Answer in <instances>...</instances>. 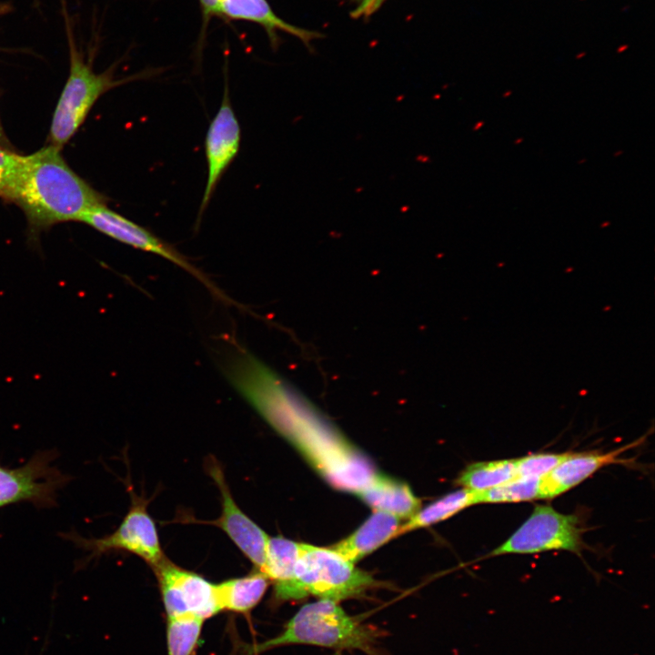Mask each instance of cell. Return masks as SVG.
Segmentation results:
<instances>
[{
    "instance_id": "cell-1",
    "label": "cell",
    "mask_w": 655,
    "mask_h": 655,
    "mask_svg": "<svg viewBox=\"0 0 655 655\" xmlns=\"http://www.w3.org/2000/svg\"><path fill=\"white\" fill-rule=\"evenodd\" d=\"M5 200L24 211L35 235L58 223L79 221L85 212L107 202L52 145L23 156Z\"/></svg>"
},
{
    "instance_id": "cell-2",
    "label": "cell",
    "mask_w": 655,
    "mask_h": 655,
    "mask_svg": "<svg viewBox=\"0 0 655 655\" xmlns=\"http://www.w3.org/2000/svg\"><path fill=\"white\" fill-rule=\"evenodd\" d=\"M378 631L348 615L338 602L319 599L302 606L277 636L248 645L241 655H257L281 646L306 644L370 652Z\"/></svg>"
},
{
    "instance_id": "cell-3",
    "label": "cell",
    "mask_w": 655,
    "mask_h": 655,
    "mask_svg": "<svg viewBox=\"0 0 655 655\" xmlns=\"http://www.w3.org/2000/svg\"><path fill=\"white\" fill-rule=\"evenodd\" d=\"M354 564L332 548L300 543L294 579L277 600H299L314 595L339 602L361 595L377 581Z\"/></svg>"
},
{
    "instance_id": "cell-4",
    "label": "cell",
    "mask_w": 655,
    "mask_h": 655,
    "mask_svg": "<svg viewBox=\"0 0 655 655\" xmlns=\"http://www.w3.org/2000/svg\"><path fill=\"white\" fill-rule=\"evenodd\" d=\"M70 69L66 83L55 106L51 127L50 145L61 149L77 132L97 99L109 89L144 77L147 73L116 80L113 67L97 74L85 62L69 36Z\"/></svg>"
},
{
    "instance_id": "cell-5",
    "label": "cell",
    "mask_w": 655,
    "mask_h": 655,
    "mask_svg": "<svg viewBox=\"0 0 655 655\" xmlns=\"http://www.w3.org/2000/svg\"><path fill=\"white\" fill-rule=\"evenodd\" d=\"M147 502L131 493V507L118 528L102 538H86L76 530L59 533L85 555L75 568L80 569L90 561L113 550H124L139 556L153 568L165 558L154 520L146 510Z\"/></svg>"
},
{
    "instance_id": "cell-6",
    "label": "cell",
    "mask_w": 655,
    "mask_h": 655,
    "mask_svg": "<svg viewBox=\"0 0 655 655\" xmlns=\"http://www.w3.org/2000/svg\"><path fill=\"white\" fill-rule=\"evenodd\" d=\"M58 456L56 449L49 448L35 451L20 467L0 463V509L18 503L37 509L56 508L60 492L74 479L57 467Z\"/></svg>"
},
{
    "instance_id": "cell-7",
    "label": "cell",
    "mask_w": 655,
    "mask_h": 655,
    "mask_svg": "<svg viewBox=\"0 0 655 655\" xmlns=\"http://www.w3.org/2000/svg\"><path fill=\"white\" fill-rule=\"evenodd\" d=\"M583 529L578 515L563 514L549 505H537L529 517L502 544L487 556L535 554L584 549Z\"/></svg>"
},
{
    "instance_id": "cell-8",
    "label": "cell",
    "mask_w": 655,
    "mask_h": 655,
    "mask_svg": "<svg viewBox=\"0 0 655 655\" xmlns=\"http://www.w3.org/2000/svg\"><path fill=\"white\" fill-rule=\"evenodd\" d=\"M154 569L167 620L189 616L205 620L222 610L217 584L175 565L166 558Z\"/></svg>"
},
{
    "instance_id": "cell-9",
    "label": "cell",
    "mask_w": 655,
    "mask_h": 655,
    "mask_svg": "<svg viewBox=\"0 0 655 655\" xmlns=\"http://www.w3.org/2000/svg\"><path fill=\"white\" fill-rule=\"evenodd\" d=\"M79 221L119 242L168 259L196 277L211 289L213 294L218 297L221 295L217 287L176 248L143 227L111 210L106 205L89 209L82 215Z\"/></svg>"
},
{
    "instance_id": "cell-10",
    "label": "cell",
    "mask_w": 655,
    "mask_h": 655,
    "mask_svg": "<svg viewBox=\"0 0 655 655\" xmlns=\"http://www.w3.org/2000/svg\"><path fill=\"white\" fill-rule=\"evenodd\" d=\"M240 142V126L230 103L227 81H226L220 107L210 122L205 140L207 178L198 210V221L222 176L237 156Z\"/></svg>"
},
{
    "instance_id": "cell-11",
    "label": "cell",
    "mask_w": 655,
    "mask_h": 655,
    "mask_svg": "<svg viewBox=\"0 0 655 655\" xmlns=\"http://www.w3.org/2000/svg\"><path fill=\"white\" fill-rule=\"evenodd\" d=\"M209 472L222 497V513L213 524L222 529L257 569L261 570L266 561L268 536L237 507L221 469L211 462Z\"/></svg>"
},
{
    "instance_id": "cell-12",
    "label": "cell",
    "mask_w": 655,
    "mask_h": 655,
    "mask_svg": "<svg viewBox=\"0 0 655 655\" xmlns=\"http://www.w3.org/2000/svg\"><path fill=\"white\" fill-rule=\"evenodd\" d=\"M642 439L609 452L570 453L549 473L540 479L539 499H552L569 490L590 478L601 468L611 464L627 463L621 458L624 451L639 445Z\"/></svg>"
},
{
    "instance_id": "cell-13",
    "label": "cell",
    "mask_w": 655,
    "mask_h": 655,
    "mask_svg": "<svg viewBox=\"0 0 655 655\" xmlns=\"http://www.w3.org/2000/svg\"><path fill=\"white\" fill-rule=\"evenodd\" d=\"M227 21H246L260 25L266 32L270 47L276 51L280 45L279 32H284L299 39L313 52L311 42L324 37L317 31L305 29L280 18L272 9L267 0H220L219 15Z\"/></svg>"
},
{
    "instance_id": "cell-14",
    "label": "cell",
    "mask_w": 655,
    "mask_h": 655,
    "mask_svg": "<svg viewBox=\"0 0 655 655\" xmlns=\"http://www.w3.org/2000/svg\"><path fill=\"white\" fill-rule=\"evenodd\" d=\"M357 495L375 511L398 519H409L420 508V500L409 487L385 475L374 473Z\"/></svg>"
},
{
    "instance_id": "cell-15",
    "label": "cell",
    "mask_w": 655,
    "mask_h": 655,
    "mask_svg": "<svg viewBox=\"0 0 655 655\" xmlns=\"http://www.w3.org/2000/svg\"><path fill=\"white\" fill-rule=\"evenodd\" d=\"M400 519L375 511L357 530L332 549L352 563L371 553L399 533Z\"/></svg>"
},
{
    "instance_id": "cell-16",
    "label": "cell",
    "mask_w": 655,
    "mask_h": 655,
    "mask_svg": "<svg viewBox=\"0 0 655 655\" xmlns=\"http://www.w3.org/2000/svg\"><path fill=\"white\" fill-rule=\"evenodd\" d=\"M268 578L260 570L217 584V597L223 610L246 613L254 609L265 595Z\"/></svg>"
},
{
    "instance_id": "cell-17",
    "label": "cell",
    "mask_w": 655,
    "mask_h": 655,
    "mask_svg": "<svg viewBox=\"0 0 655 655\" xmlns=\"http://www.w3.org/2000/svg\"><path fill=\"white\" fill-rule=\"evenodd\" d=\"M300 552V543L283 537L269 538L262 571L274 583L276 600L294 579Z\"/></svg>"
},
{
    "instance_id": "cell-18",
    "label": "cell",
    "mask_w": 655,
    "mask_h": 655,
    "mask_svg": "<svg viewBox=\"0 0 655 655\" xmlns=\"http://www.w3.org/2000/svg\"><path fill=\"white\" fill-rule=\"evenodd\" d=\"M474 504H477V491L462 488L450 492L418 509L400 527L398 534L443 521Z\"/></svg>"
},
{
    "instance_id": "cell-19",
    "label": "cell",
    "mask_w": 655,
    "mask_h": 655,
    "mask_svg": "<svg viewBox=\"0 0 655 655\" xmlns=\"http://www.w3.org/2000/svg\"><path fill=\"white\" fill-rule=\"evenodd\" d=\"M518 477L516 459L475 462L458 476V485L474 491H483L504 484Z\"/></svg>"
},
{
    "instance_id": "cell-20",
    "label": "cell",
    "mask_w": 655,
    "mask_h": 655,
    "mask_svg": "<svg viewBox=\"0 0 655 655\" xmlns=\"http://www.w3.org/2000/svg\"><path fill=\"white\" fill-rule=\"evenodd\" d=\"M539 478L517 477L504 484L477 491L478 503H515L539 499Z\"/></svg>"
},
{
    "instance_id": "cell-21",
    "label": "cell",
    "mask_w": 655,
    "mask_h": 655,
    "mask_svg": "<svg viewBox=\"0 0 655 655\" xmlns=\"http://www.w3.org/2000/svg\"><path fill=\"white\" fill-rule=\"evenodd\" d=\"M203 621L195 617L168 619L167 655H192L199 641Z\"/></svg>"
},
{
    "instance_id": "cell-22",
    "label": "cell",
    "mask_w": 655,
    "mask_h": 655,
    "mask_svg": "<svg viewBox=\"0 0 655 655\" xmlns=\"http://www.w3.org/2000/svg\"><path fill=\"white\" fill-rule=\"evenodd\" d=\"M569 452L537 453L515 458L518 477L541 479L556 468Z\"/></svg>"
},
{
    "instance_id": "cell-23",
    "label": "cell",
    "mask_w": 655,
    "mask_h": 655,
    "mask_svg": "<svg viewBox=\"0 0 655 655\" xmlns=\"http://www.w3.org/2000/svg\"><path fill=\"white\" fill-rule=\"evenodd\" d=\"M23 156L0 146V197L5 196L20 166Z\"/></svg>"
},
{
    "instance_id": "cell-24",
    "label": "cell",
    "mask_w": 655,
    "mask_h": 655,
    "mask_svg": "<svg viewBox=\"0 0 655 655\" xmlns=\"http://www.w3.org/2000/svg\"><path fill=\"white\" fill-rule=\"evenodd\" d=\"M201 12V25L196 44V57L201 59L210 21L219 15L220 0H197Z\"/></svg>"
},
{
    "instance_id": "cell-25",
    "label": "cell",
    "mask_w": 655,
    "mask_h": 655,
    "mask_svg": "<svg viewBox=\"0 0 655 655\" xmlns=\"http://www.w3.org/2000/svg\"><path fill=\"white\" fill-rule=\"evenodd\" d=\"M354 6L349 15L354 19L370 18L387 0H341Z\"/></svg>"
},
{
    "instance_id": "cell-26",
    "label": "cell",
    "mask_w": 655,
    "mask_h": 655,
    "mask_svg": "<svg viewBox=\"0 0 655 655\" xmlns=\"http://www.w3.org/2000/svg\"><path fill=\"white\" fill-rule=\"evenodd\" d=\"M8 145H9L8 141L4 134V130L2 128L1 122H0V146L9 148Z\"/></svg>"
}]
</instances>
